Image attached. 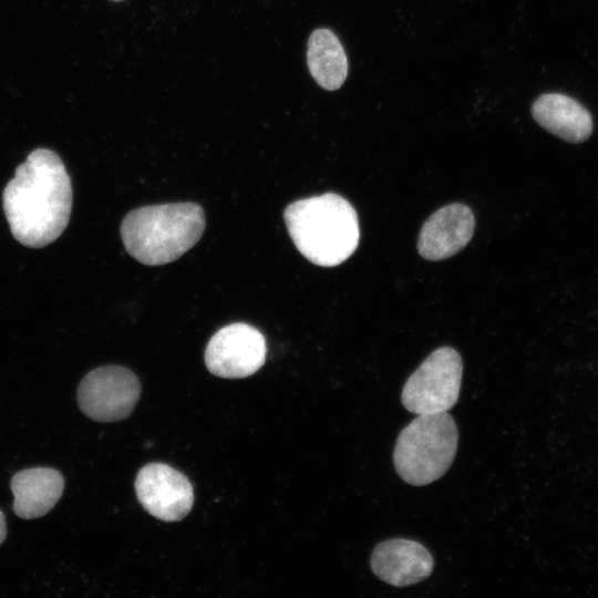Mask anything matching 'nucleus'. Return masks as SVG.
<instances>
[{
  "label": "nucleus",
  "instance_id": "obj_3",
  "mask_svg": "<svg viewBox=\"0 0 598 598\" xmlns=\"http://www.w3.org/2000/svg\"><path fill=\"white\" fill-rule=\"evenodd\" d=\"M205 229L203 208L195 203L152 205L130 212L121 225L127 252L148 266L172 262L189 250Z\"/></svg>",
  "mask_w": 598,
  "mask_h": 598
},
{
  "label": "nucleus",
  "instance_id": "obj_9",
  "mask_svg": "<svg viewBox=\"0 0 598 598\" xmlns=\"http://www.w3.org/2000/svg\"><path fill=\"white\" fill-rule=\"evenodd\" d=\"M474 227V215L466 205L448 204L423 224L417 239L419 254L426 260L446 259L468 244Z\"/></svg>",
  "mask_w": 598,
  "mask_h": 598
},
{
  "label": "nucleus",
  "instance_id": "obj_13",
  "mask_svg": "<svg viewBox=\"0 0 598 598\" xmlns=\"http://www.w3.org/2000/svg\"><path fill=\"white\" fill-rule=\"evenodd\" d=\"M307 64L324 90H338L347 79L348 60L338 37L329 29H316L308 40Z\"/></svg>",
  "mask_w": 598,
  "mask_h": 598
},
{
  "label": "nucleus",
  "instance_id": "obj_10",
  "mask_svg": "<svg viewBox=\"0 0 598 598\" xmlns=\"http://www.w3.org/2000/svg\"><path fill=\"white\" fill-rule=\"evenodd\" d=\"M370 566L384 582L405 587L427 578L433 571L434 559L429 549L415 540L391 538L374 547Z\"/></svg>",
  "mask_w": 598,
  "mask_h": 598
},
{
  "label": "nucleus",
  "instance_id": "obj_8",
  "mask_svg": "<svg viewBox=\"0 0 598 598\" xmlns=\"http://www.w3.org/2000/svg\"><path fill=\"white\" fill-rule=\"evenodd\" d=\"M135 491L141 505L164 522L183 519L194 504V491L188 478L163 463L142 467L135 480Z\"/></svg>",
  "mask_w": 598,
  "mask_h": 598
},
{
  "label": "nucleus",
  "instance_id": "obj_14",
  "mask_svg": "<svg viewBox=\"0 0 598 598\" xmlns=\"http://www.w3.org/2000/svg\"><path fill=\"white\" fill-rule=\"evenodd\" d=\"M6 536H7L6 517L3 513L0 511V545L4 540Z\"/></svg>",
  "mask_w": 598,
  "mask_h": 598
},
{
  "label": "nucleus",
  "instance_id": "obj_4",
  "mask_svg": "<svg viewBox=\"0 0 598 598\" xmlns=\"http://www.w3.org/2000/svg\"><path fill=\"white\" fill-rule=\"evenodd\" d=\"M457 444V426L447 412L417 414L396 439L395 471L410 485H427L450 468Z\"/></svg>",
  "mask_w": 598,
  "mask_h": 598
},
{
  "label": "nucleus",
  "instance_id": "obj_5",
  "mask_svg": "<svg viewBox=\"0 0 598 598\" xmlns=\"http://www.w3.org/2000/svg\"><path fill=\"white\" fill-rule=\"evenodd\" d=\"M462 373L456 350H434L406 380L401 394L403 406L415 414L447 412L458 400Z\"/></svg>",
  "mask_w": 598,
  "mask_h": 598
},
{
  "label": "nucleus",
  "instance_id": "obj_15",
  "mask_svg": "<svg viewBox=\"0 0 598 598\" xmlns=\"http://www.w3.org/2000/svg\"><path fill=\"white\" fill-rule=\"evenodd\" d=\"M112 1L118 2V1H123V0H112Z\"/></svg>",
  "mask_w": 598,
  "mask_h": 598
},
{
  "label": "nucleus",
  "instance_id": "obj_7",
  "mask_svg": "<svg viewBox=\"0 0 598 598\" xmlns=\"http://www.w3.org/2000/svg\"><path fill=\"white\" fill-rule=\"evenodd\" d=\"M267 355L266 339L256 328L235 322L219 329L205 350L210 373L226 379L245 378L257 372Z\"/></svg>",
  "mask_w": 598,
  "mask_h": 598
},
{
  "label": "nucleus",
  "instance_id": "obj_1",
  "mask_svg": "<svg viewBox=\"0 0 598 598\" xmlns=\"http://www.w3.org/2000/svg\"><path fill=\"white\" fill-rule=\"evenodd\" d=\"M2 205L20 244L41 248L55 240L72 207L71 181L59 155L48 148L32 151L4 187Z\"/></svg>",
  "mask_w": 598,
  "mask_h": 598
},
{
  "label": "nucleus",
  "instance_id": "obj_12",
  "mask_svg": "<svg viewBox=\"0 0 598 598\" xmlns=\"http://www.w3.org/2000/svg\"><path fill=\"white\" fill-rule=\"evenodd\" d=\"M532 114L545 130L570 143L584 142L592 132L590 113L565 94L540 95L532 105Z\"/></svg>",
  "mask_w": 598,
  "mask_h": 598
},
{
  "label": "nucleus",
  "instance_id": "obj_11",
  "mask_svg": "<svg viewBox=\"0 0 598 598\" xmlns=\"http://www.w3.org/2000/svg\"><path fill=\"white\" fill-rule=\"evenodd\" d=\"M13 511L24 519L49 513L62 496L64 480L51 467H32L18 472L11 480Z\"/></svg>",
  "mask_w": 598,
  "mask_h": 598
},
{
  "label": "nucleus",
  "instance_id": "obj_2",
  "mask_svg": "<svg viewBox=\"0 0 598 598\" xmlns=\"http://www.w3.org/2000/svg\"><path fill=\"white\" fill-rule=\"evenodd\" d=\"M283 218L297 249L315 265H340L358 247L360 229L355 209L338 194L293 202L286 207Z\"/></svg>",
  "mask_w": 598,
  "mask_h": 598
},
{
  "label": "nucleus",
  "instance_id": "obj_6",
  "mask_svg": "<svg viewBox=\"0 0 598 598\" xmlns=\"http://www.w3.org/2000/svg\"><path fill=\"white\" fill-rule=\"evenodd\" d=\"M141 395V383L127 368L105 365L90 371L78 388V404L90 419L115 422L127 417Z\"/></svg>",
  "mask_w": 598,
  "mask_h": 598
}]
</instances>
